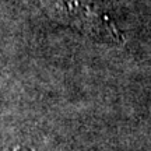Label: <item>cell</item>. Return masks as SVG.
<instances>
[{
    "mask_svg": "<svg viewBox=\"0 0 151 151\" xmlns=\"http://www.w3.org/2000/svg\"><path fill=\"white\" fill-rule=\"evenodd\" d=\"M42 4L52 18L73 25L86 34L116 42L123 41L122 32H119L108 17L81 4L77 0H42Z\"/></svg>",
    "mask_w": 151,
    "mask_h": 151,
    "instance_id": "cell-1",
    "label": "cell"
}]
</instances>
